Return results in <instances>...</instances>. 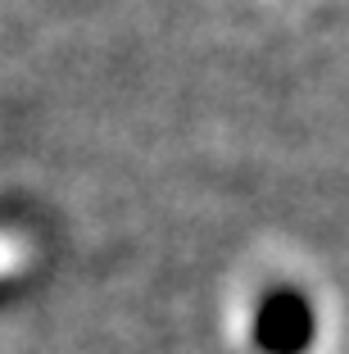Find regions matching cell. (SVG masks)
I'll use <instances>...</instances> for the list:
<instances>
[{
	"instance_id": "obj_1",
	"label": "cell",
	"mask_w": 349,
	"mask_h": 354,
	"mask_svg": "<svg viewBox=\"0 0 349 354\" xmlns=\"http://www.w3.org/2000/svg\"><path fill=\"white\" fill-rule=\"evenodd\" d=\"M28 236H19V232H0V277H14V272L28 268Z\"/></svg>"
}]
</instances>
